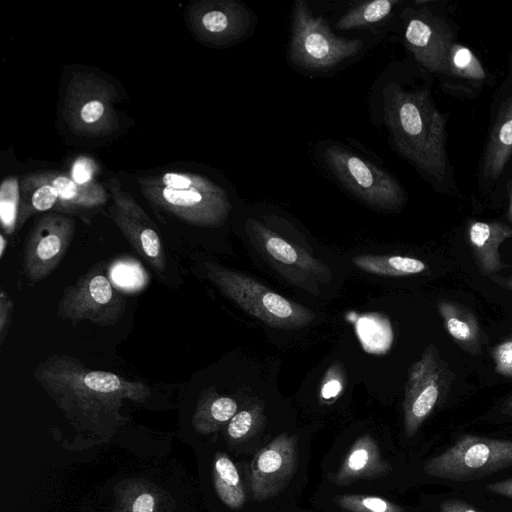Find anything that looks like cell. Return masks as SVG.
<instances>
[{"label": "cell", "instance_id": "cell-13", "mask_svg": "<svg viewBox=\"0 0 512 512\" xmlns=\"http://www.w3.org/2000/svg\"><path fill=\"white\" fill-rule=\"evenodd\" d=\"M250 237L261 246L268 256L278 263L303 269L311 274H323L324 266L308 253L301 251L262 222L250 219L247 222Z\"/></svg>", "mask_w": 512, "mask_h": 512}, {"label": "cell", "instance_id": "cell-29", "mask_svg": "<svg viewBox=\"0 0 512 512\" xmlns=\"http://www.w3.org/2000/svg\"><path fill=\"white\" fill-rule=\"evenodd\" d=\"M13 311V302L2 288L0 292V344L2 345L7 335Z\"/></svg>", "mask_w": 512, "mask_h": 512}, {"label": "cell", "instance_id": "cell-40", "mask_svg": "<svg viewBox=\"0 0 512 512\" xmlns=\"http://www.w3.org/2000/svg\"><path fill=\"white\" fill-rule=\"evenodd\" d=\"M503 284L505 287L512 290V276L510 278H508L507 280H505V282Z\"/></svg>", "mask_w": 512, "mask_h": 512}, {"label": "cell", "instance_id": "cell-15", "mask_svg": "<svg viewBox=\"0 0 512 512\" xmlns=\"http://www.w3.org/2000/svg\"><path fill=\"white\" fill-rule=\"evenodd\" d=\"M512 154V95L503 103L492 127L484 154L483 173L500 176Z\"/></svg>", "mask_w": 512, "mask_h": 512}, {"label": "cell", "instance_id": "cell-7", "mask_svg": "<svg viewBox=\"0 0 512 512\" xmlns=\"http://www.w3.org/2000/svg\"><path fill=\"white\" fill-rule=\"evenodd\" d=\"M453 375L433 344L415 361L405 386L403 413L406 437H413L446 399Z\"/></svg>", "mask_w": 512, "mask_h": 512}, {"label": "cell", "instance_id": "cell-39", "mask_svg": "<svg viewBox=\"0 0 512 512\" xmlns=\"http://www.w3.org/2000/svg\"><path fill=\"white\" fill-rule=\"evenodd\" d=\"M509 218L512 221V188L510 191V205H509V212H508Z\"/></svg>", "mask_w": 512, "mask_h": 512}, {"label": "cell", "instance_id": "cell-31", "mask_svg": "<svg viewBox=\"0 0 512 512\" xmlns=\"http://www.w3.org/2000/svg\"><path fill=\"white\" fill-rule=\"evenodd\" d=\"M53 186L56 188L59 196L65 200L74 199L78 193L75 182L65 176H58L54 179Z\"/></svg>", "mask_w": 512, "mask_h": 512}, {"label": "cell", "instance_id": "cell-38", "mask_svg": "<svg viewBox=\"0 0 512 512\" xmlns=\"http://www.w3.org/2000/svg\"><path fill=\"white\" fill-rule=\"evenodd\" d=\"M7 246V240L4 235H0V257L2 258L5 252V248Z\"/></svg>", "mask_w": 512, "mask_h": 512}, {"label": "cell", "instance_id": "cell-6", "mask_svg": "<svg viewBox=\"0 0 512 512\" xmlns=\"http://www.w3.org/2000/svg\"><path fill=\"white\" fill-rule=\"evenodd\" d=\"M512 466V440L464 434L441 454L423 464L434 478L453 482L474 481Z\"/></svg>", "mask_w": 512, "mask_h": 512}, {"label": "cell", "instance_id": "cell-17", "mask_svg": "<svg viewBox=\"0 0 512 512\" xmlns=\"http://www.w3.org/2000/svg\"><path fill=\"white\" fill-rule=\"evenodd\" d=\"M237 402L228 396L219 395L214 390L204 391L195 407L191 424L200 435L218 431L237 413Z\"/></svg>", "mask_w": 512, "mask_h": 512}, {"label": "cell", "instance_id": "cell-36", "mask_svg": "<svg viewBox=\"0 0 512 512\" xmlns=\"http://www.w3.org/2000/svg\"><path fill=\"white\" fill-rule=\"evenodd\" d=\"M342 390V383L338 378L328 379L322 386L321 395L324 399L336 397Z\"/></svg>", "mask_w": 512, "mask_h": 512}, {"label": "cell", "instance_id": "cell-5", "mask_svg": "<svg viewBox=\"0 0 512 512\" xmlns=\"http://www.w3.org/2000/svg\"><path fill=\"white\" fill-rule=\"evenodd\" d=\"M321 156L340 184L367 205L381 210L403 205L405 194L400 183L357 152L332 141L323 145Z\"/></svg>", "mask_w": 512, "mask_h": 512}, {"label": "cell", "instance_id": "cell-37", "mask_svg": "<svg viewBox=\"0 0 512 512\" xmlns=\"http://www.w3.org/2000/svg\"><path fill=\"white\" fill-rule=\"evenodd\" d=\"M500 410L501 412L508 416V417H511L512 418V395L509 396L502 404H501V407H500Z\"/></svg>", "mask_w": 512, "mask_h": 512}, {"label": "cell", "instance_id": "cell-27", "mask_svg": "<svg viewBox=\"0 0 512 512\" xmlns=\"http://www.w3.org/2000/svg\"><path fill=\"white\" fill-rule=\"evenodd\" d=\"M492 358L495 371L505 377H512V338L493 348Z\"/></svg>", "mask_w": 512, "mask_h": 512}, {"label": "cell", "instance_id": "cell-12", "mask_svg": "<svg viewBox=\"0 0 512 512\" xmlns=\"http://www.w3.org/2000/svg\"><path fill=\"white\" fill-rule=\"evenodd\" d=\"M391 469L390 463L383 459L375 439L365 434L351 445L333 482L344 486L363 479H376L387 475Z\"/></svg>", "mask_w": 512, "mask_h": 512}, {"label": "cell", "instance_id": "cell-16", "mask_svg": "<svg viewBox=\"0 0 512 512\" xmlns=\"http://www.w3.org/2000/svg\"><path fill=\"white\" fill-rule=\"evenodd\" d=\"M438 311L444 327L454 341L466 352H482L481 329L476 316L468 308L447 300L438 302Z\"/></svg>", "mask_w": 512, "mask_h": 512}, {"label": "cell", "instance_id": "cell-8", "mask_svg": "<svg viewBox=\"0 0 512 512\" xmlns=\"http://www.w3.org/2000/svg\"><path fill=\"white\" fill-rule=\"evenodd\" d=\"M125 310L124 298L99 267L67 287L57 305V314L62 319L73 323L87 320L103 327L116 324Z\"/></svg>", "mask_w": 512, "mask_h": 512}, {"label": "cell", "instance_id": "cell-19", "mask_svg": "<svg viewBox=\"0 0 512 512\" xmlns=\"http://www.w3.org/2000/svg\"><path fill=\"white\" fill-rule=\"evenodd\" d=\"M398 0L361 1L347 9L336 21L335 28L339 31H351L371 28L387 21Z\"/></svg>", "mask_w": 512, "mask_h": 512}, {"label": "cell", "instance_id": "cell-23", "mask_svg": "<svg viewBox=\"0 0 512 512\" xmlns=\"http://www.w3.org/2000/svg\"><path fill=\"white\" fill-rule=\"evenodd\" d=\"M333 502L347 512H405L398 504L385 498L363 494H342Z\"/></svg>", "mask_w": 512, "mask_h": 512}, {"label": "cell", "instance_id": "cell-1", "mask_svg": "<svg viewBox=\"0 0 512 512\" xmlns=\"http://www.w3.org/2000/svg\"><path fill=\"white\" fill-rule=\"evenodd\" d=\"M33 376L73 425L95 433H110L127 421L121 414L125 400L144 403L152 395L143 382L92 370L67 354L46 357Z\"/></svg>", "mask_w": 512, "mask_h": 512}, {"label": "cell", "instance_id": "cell-20", "mask_svg": "<svg viewBox=\"0 0 512 512\" xmlns=\"http://www.w3.org/2000/svg\"><path fill=\"white\" fill-rule=\"evenodd\" d=\"M352 262L370 274L390 277L414 275L426 269L421 260L399 255H358Z\"/></svg>", "mask_w": 512, "mask_h": 512}, {"label": "cell", "instance_id": "cell-24", "mask_svg": "<svg viewBox=\"0 0 512 512\" xmlns=\"http://www.w3.org/2000/svg\"><path fill=\"white\" fill-rule=\"evenodd\" d=\"M450 74L470 80H483L486 76L480 61L473 52L456 43H453L450 52Z\"/></svg>", "mask_w": 512, "mask_h": 512}, {"label": "cell", "instance_id": "cell-34", "mask_svg": "<svg viewBox=\"0 0 512 512\" xmlns=\"http://www.w3.org/2000/svg\"><path fill=\"white\" fill-rule=\"evenodd\" d=\"M486 490L496 495L512 499V478L489 483L486 485Z\"/></svg>", "mask_w": 512, "mask_h": 512}, {"label": "cell", "instance_id": "cell-10", "mask_svg": "<svg viewBox=\"0 0 512 512\" xmlns=\"http://www.w3.org/2000/svg\"><path fill=\"white\" fill-rule=\"evenodd\" d=\"M404 42L416 61L430 72L450 74L453 45L448 26L428 10L409 14L404 28Z\"/></svg>", "mask_w": 512, "mask_h": 512}, {"label": "cell", "instance_id": "cell-9", "mask_svg": "<svg viewBox=\"0 0 512 512\" xmlns=\"http://www.w3.org/2000/svg\"><path fill=\"white\" fill-rule=\"evenodd\" d=\"M297 468V438L281 433L259 450L251 463L250 488L257 501L276 496L287 487Z\"/></svg>", "mask_w": 512, "mask_h": 512}, {"label": "cell", "instance_id": "cell-3", "mask_svg": "<svg viewBox=\"0 0 512 512\" xmlns=\"http://www.w3.org/2000/svg\"><path fill=\"white\" fill-rule=\"evenodd\" d=\"M291 19L288 56L291 63L302 71H331L363 49L362 39L337 36L327 20L313 14L303 0L294 2Z\"/></svg>", "mask_w": 512, "mask_h": 512}, {"label": "cell", "instance_id": "cell-14", "mask_svg": "<svg viewBox=\"0 0 512 512\" xmlns=\"http://www.w3.org/2000/svg\"><path fill=\"white\" fill-rule=\"evenodd\" d=\"M468 238L479 268L492 274L502 268L499 247L512 238V227L498 221H475L469 225Z\"/></svg>", "mask_w": 512, "mask_h": 512}, {"label": "cell", "instance_id": "cell-4", "mask_svg": "<svg viewBox=\"0 0 512 512\" xmlns=\"http://www.w3.org/2000/svg\"><path fill=\"white\" fill-rule=\"evenodd\" d=\"M207 278L245 312L265 324L298 329L310 324L315 314L255 279L211 261L204 263Z\"/></svg>", "mask_w": 512, "mask_h": 512}, {"label": "cell", "instance_id": "cell-22", "mask_svg": "<svg viewBox=\"0 0 512 512\" xmlns=\"http://www.w3.org/2000/svg\"><path fill=\"white\" fill-rule=\"evenodd\" d=\"M160 496L156 488L139 482L125 489L118 506L120 512H160Z\"/></svg>", "mask_w": 512, "mask_h": 512}, {"label": "cell", "instance_id": "cell-11", "mask_svg": "<svg viewBox=\"0 0 512 512\" xmlns=\"http://www.w3.org/2000/svg\"><path fill=\"white\" fill-rule=\"evenodd\" d=\"M73 238L72 222L48 219L32 232L24 249L23 269L31 282L50 275L65 256Z\"/></svg>", "mask_w": 512, "mask_h": 512}, {"label": "cell", "instance_id": "cell-35", "mask_svg": "<svg viewBox=\"0 0 512 512\" xmlns=\"http://www.w3.org/2000/svg\"><path fill=\"white\" fill-rule=\"evenodd\" d=\"M163 182L166 187L175 189H188L192 181L189 177L177 173H167L163 177Z\"/></svg>", "mask_w": 512, "mask_h": 512}, {"label": "cell", "instance_id": "cell-30", "mask_svg": "<svg viewBox=\"0 0 512 512\" xmlns=\"http://www.w3.org/2000/svg\"><path fill=\"white\" fill-rule=\"evenodd\" d=\"M92 166L89 160L80 158L75 161L72 167V178L77 184H84L92 177Z\"/></svg>", "mask_w": 512, "mask_h": 512}, {"label": "cell", "instance_id": "cell-2", "mask_svg": "<svg viewBox=\"0 0 512 512\" xmlns=\"http://www.w3.org/2000/svg\"><path fill=\"white\" fill-rule=\"evenodd\" d=\"M377 102L395 150L426 176L443 180L448 168L446 120L428 91L382 81Z\"/></svg>", "mask_w": 512, "mask_h": 512}, {"label": "cell", "instance_id": "cell-32", "mask_svg": "<svg viewBox=\"0 0 512 512\" xmlns=\"http://www.w3.org/2000/svg\"><path fill=\"white\" fill-rule=\"evenodd\" d=\"M104 107L99 101L92 100L86 103L81 110V117L87 123L97 121L103 114Z\"/></svg>", "mask_w": 512, "mask_h": 512}, {"label": "cell", "instance_id": "cell-25", "mask_svg": "<svg viewBox=\"0 0 512 512\" xmlns=\"http://www.w3.org/2000/svg\"><path fill=\"white\" fill-rule=\"evenodd\" d=\"M259 411L257 408L244 409L237 412L228 422L226 434L232 441H239L246 438L258 421Z\"/></svg>", "mask_w": 512, "mask_h": 512}, {"label": "cell", "instance_id": "cell-33", "mask_svg": "<svg viewBox=\"0 0 512 512\" xmlns=\"http://www.w3.org/2000/svg\"><path fill=\"white\" fill-rule=\"evenodd\" d=\"M441 512H480L473 505L460 499H446L440 504Z\"/></svg>", "mask_w": 512, "mask_h": 512}, {"label": "cell", "instance_id": "cell-28", "mask_svg": "<svg viewBox=\"0 0 512 512\" xmlns=\"http://www.w3.org/2000/svg\"><path fill=\"white\" fill-rule=\"evenodd\" d=\"M59 194L53 185H43L32 196V206L37 211L49 210L56 202Z\"/></svg>", "mask_w": 512, "mask_h": 512}, {"label": "cell", "instance_id": "cell-26", "mask_svg": "<svg viewBox=\"0 0 512 512\" xmlns=\"http://www.w3.org/2000/svg\"><path fill=\"white\" fill-rule=\"evenodd\" d=\"M8 185L7 192L4 188L1 189L0 218L4 231L11 234L16 223L18 193L17 183L13 182Z\"/></svg>", "mask_w": 512, "mask_h": 512}, {"label": "cell", "instance_id": "cell-18", "mask_svg": "<svg viewBox=\"0 0 512 512\" xmlns=\"http://www.w3.org/2000/svg\"><path fill=\"white\" fill-rule=\"evenodd\" d=\"M211 479L219 500L228 508L238 510L246 501L239 471L224 452H216L211 464Z\"/></svg>", "mask_w": 512, "mask_h": 512}, {"label": "cell", "instance_id": "cell-21", "mask_svg": "<svg viewBox=\"0 0 512 512\" xmlns=\"http://www.w3.org/2000/svg\"><path fill=\"white\" fill-rule=\"evenodd\" d=\"M119 225L125 236L149 265L157 272L163 273L166 268L164 248L156 231L141 226L127 219H121Z\"/></svg>", "mask_w": 512, "mask_h": 512}]
</instances>
